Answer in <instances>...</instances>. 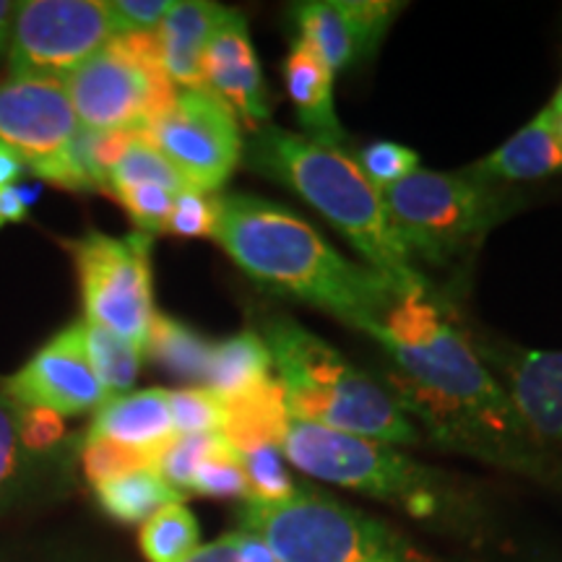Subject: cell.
I'll list each match as a JSON object with an SVG mask.
<instances>
[{
	"instance_id": "obj_1",
	"label": "cell",
	"mask_w": 562,
	"mask_h": 562,
	"mask_svg": "<svg viewBox=\"0 0 562 562\" xmlns=\"http://www.w3.org/2000/svg\"><path fill=\"white\" fill-rule=\"evenodd\" d=\"M214 240L258 284L323 307L364 334L398 292L417 290L351 263L311 222L258 195L216 199Z\"/></svg>"
},
{
	"instance_id": "obj_2",
	"label": "cell",
	"mask_w": 562,
	"mask_h": 562,
	"mask_svg": "<svg viewBox=\"0 0 562 562\" xmlns=\"http://www.w3.org/2000/svg\"><path fill=\"white\" fill-rule=\"evenodd\" d=\"M368 336L402 372L404 409L425 406L419 412L435 427H459L501 442L521 432L524 422L508 393L440 302L427 297V286L398 292Z\"/></svg>"
},
{
	"instance_id": "obj_3",
	"label": "cell",
	"mask_w": 562,
	"mask_h": 562,
	"mask_svg": "<svg viewBox=\"0 0 562 562\" xmlns=\"http://www.w3.org/2000/svg\"><path fill=\"white\" fill-rule=\"evenodd\" d=\"M248 161L252 170L311 203L323 220L347 237L372 271L398 286H425L409 252L393 235L381 191L341 149L266 123L252 133Z\"/></svg>"
},
{
	"instance_id": "obj_4",
	"label": "cell",
	"mask_w": 562,
	"mask_h": 562,
	"mask_svg": "<svg viewBox=\"0 0 562 562\" xmlns=\"http://www.w3.org/2000/svg\"><path fill=\"white\" fill-rule=\"evenodd\" d=\"M261 336L292 419L378 442H417V430L398 396L290 315L263 318Z\"/></svg>"
},
{
	"instance_id": "obj_5",
	"label": "cell",
	"mask_w": 562,
	"mask_h": 562,
	"mask_svg": "<svg viewBox=\"0 0 562 562\" xmlns=\"http://www.w3.org/2000/svg\"><path fill=\"white\" fill-rule=\"evenodd\" d=\"M66 89L83 131H140L178 100L159 60L157 34H117L74 70Z\"/></svg>"
},
{
	"instance_id": "obj_6",
	"label": "cell",
	"mask_w": 562,
	"mask_h": 562,
	"mask_svg": "<svg viewBox=\"0 0 562 562\" xmlns=\"http://www.w3.org/2000/svg\"><path fill=\"white\" fill-rule=\"evenodd\" d=\"M393 235L422 261L442 266L463 256L497 216V201L484 182L459 175L417 170L381 188Z\"/></svg>"
},
{
	"instance_id": "obj_7",
	"label": "cell",
	"mask_w": 562,
	"mask_h": 562,
	"mask_svg": "<svg viewBox=\"0 0 562 562\" xmlns=\"http://www.w3.org/2000/svg\"><path fill=\"white\" fill-rule=\"evenodd\" d=\"M240 521L243 531L261 539L277 562L393 560L383 526L315 492H294L279 503L248 501Z\"/></svg>"
},
{
	"instance_id": "obj_8",
	"label": "cell",
	"mask_w": 562,
	"mask_h": 562,
	"mask_svg": "<svg viewBox=\"0 0 562 562\" xmlns=\"http://www.w3.org/2000/svg\"><path fill=\"white\" fill-rule=\"evenodd\" d=\"M281 451L294 467L323 482L385 501H404L417 516L432 510L427 474L404 453L393 451L389 442L290 419Z\"/></svg>"
},
{
	"instance_id": "obj_9",
	"label": "cell",
	"mask_w": 562,
	"mask_h": 562,
	"mask_svg": "<svg viewBox=\"0 0 562 562\" xmlns=\"http://www.w3.org/2000/svg\"><path fill=\"white\" fill-rule=\"evenodd\" d=\"M79 277L83 313L89 323L108 328L144 349L154 311L151 235L133 232L112 237L87 232L66 243Z\"/></svg>"
},
{
	"instance_id": "obj_10",
	"label": "cell",
	"mask_w": 562,
	"mask_h": 562,
	"mask_svg": "<svg viewBox=\"0 0 562 562\" xmlns=\"http://www.w3.org/2000/svg\"><path fill=\"white\" fill-rule=\"evenodd\" d=\"M79 133L66 81L24 76L0 81V140L42 182L68 191H94L76 154Z\"/></svg>"
},
{
	"instance_id": "obj_11",
	"label": "cell",
	"mask_w": 562,
	"mask_h": 562,
	"mask_svg": "<svg viewBox=\"0 0 562 562\" xmlns=\"http://www.w3.org/2000/svg\"><path fill=\"white\" fill-rule=\"evenodd\" d=\"M112 37L117 30L104 0H24L13 19L9 70L66 81Z\"/></svg>"
},
{
	"instance_id": "obj_12",
	"label": "cell",
	"mask_w": 562,
	"mask_h": 562,
	"mask_svg": "<svg viewBox=\"0 0 562 562\" xmlns=\"http://www.w3.org/2000/svg\"><path fill=\"white\" fill-rule=\"evenodd\" d=\"M188 186L201 193L220 191L243 157L240 123L209 89H182L159 121L146 128Z\"/></svg>"
},
{
	"instance_id": "obj_13",
	"label": "cell",
	"mask_w": 562,
	"mask_h": 562,
	"mask_svg": "<svg viewBox=\"0 0 562 562\" xmlns=\"http://www.w3.org/2000/svg\"><path fill=\"white\" fill-rule=\"evenodd\" d=\"M3 385L19 406L50 409L60 417L87 414L110 402L89 362L81 321L55 334Z\"/></svg>"
},
{
	"instance_id": "obj_14",
	"label": "cell",
	"mask_w": 562,
	"mask_h": 562,
	"mask_svg": "<svg viewBox=\"0 0 562 562\" xmlns=\"http://www.w3.org/2000/svg\"><path fill=\"white\" fill-rule=\"evenodd\" d=\"M398 3L378 0H313L294 5L300 40L334 70H344L370 55L396 16Z\"/></svg>"
},
{
	"instance_id": "obj_15",
	"label": "cell",
	"mask_w": 562,
	"mask_h": 562,
	"mask_svg": "<svg viewBox=\"0 0 562 562\" xmlns=\"http://www.w3.org/2000/svg\"><path fill=\"white\" fill-rule=\"evenodd\" d=\"M203 89L222 100L256 133L269 121V94L258 55L252 50L248 21L237 11H227L220 30L203 55Z\"/></svg>"
},
{
	"instance_id": "obj_16",
	"label": "cell",
	"mask_w": 562,
	"mask_h": 562,
	"mask_svg": "<svg viewBox=\"0 0 562 562\" xmlns=\"http://www.w3.org/2000/svg\"><path fill=\"white\" fill-rule=\"evenodd\" d=\"M503 370L505 393L526 430L562 446V351H516Z\"/></svg>"
},
{
	"instance_id": "obj_17",
	"label": "cell",
	"mask_w": 562,
	"mask_h": 562,
	"mask_svg": "<svg viewBox=\"0 0 562 562\" xmlns=\"http://www.w3.org/2000/svg\"><path fill=\"white\" fill-rule=\"evenodd\" d=\"M229 9L209 0L175 3L157 32L159 60L175 87L203 89V55Z\"/></svg>"
},
{
	"instance_id": "obj_18",
	"label": "cell",
	"mask_w": 562,
	"mask_h": 562,
	"mask_svg": "<svg viewBox=\"0 0 562 562\" xmlns=\"http://www.w3.org/2000/svg\"><path fill=\"white\" fill-rule=\"evenodd\" d=\"M89 435L154 453L159 459L161 448L178 435L172 425L170 391L146 389L112 396L97 409Z\"/></svg>"
},
{
	"instance_id": "obj_19",
	"label": "cell",
	"mask_w": 562,
	"mask_h": 562,
	"mask_svg": "<svg viewBox=\"0 0 562 562\" xmlns=\"http://www.w3.org/2000/svg\"><path fill=\"white\" fill-rule=\"evenodd\" d=\"M284 83L305 136L339 149L347 133H344L334 108V70L305 40L294 42L286 55Z\"/></svg>"
},
{
	"instance_id": "obj_20",
	"label": "cell",
	"mask_w": 562,
	"mask_h": 562,
	"mask_svg": "<svg viewBox=\"0 0 562 562\" xmlns=\"http://www.w3.org/2000/svg\"><path fill=\"white\" fill-rule=\"evenodd\" d=\"M562 170V138L558 115L547 108L533 121L482 159L469 178L487 186L490 180H537Z\"/></svg>"
},
{
	"instance_id": "obj_21",
	"label": "cell",
	"mask_w": 562,
	"mask_h": 562,
	"mask_svg": "<svg viewBox=\"0 0 562 562\" xmlns=\"http://www.w3.org/2000/svg\"><path fill=\"white\" fill-rule=\"evenodd\" d=\"M222 438L229 442L232 451L245 453L250 448L281 446L292 417L279 381L271 378V381L261 383L252 391H245L240 396L222 398Z\"/></svg>"
},
{
	"instance_id": "obj_22",
	"label": "cell",
	"mask_w": 562,
	"mask_h": 562,
	"mask_svg": "<svg viewBox=\"0 0 562 562\" xmlns=\"http://www.w3.org/2000/svg\"><path fill=\"white\" fill-rule=\"evenodd\" d=\"M271 351L266 347L263 336L243 331L214 344L203 389L216 393L220 398L240 396V393L271 381Z\"/></svg>"
},
{
	"instance_id": "obj_23",
	"label": "cell",
	"mask_w": 562,
	"mask_h": 562,
	"mask_svg": "<svg viewBox=\"0 0 562 562\" xmlns=\"http://www.w3.org/2000/svg\"><path fill=\"white\" fill-rule=\"evenodd\" d=\"M211 349L214 344L203 339L199 331L170 315L157 313L144 341V357L157 362L159 368L172 372L180 381L201 385L206 383Z\"/></svg>"
},
{
	"instance_id": "obj_24",
	"label": "cell",
	"mask_w": 562,
	"mask_h": 562,
	"mask_svg": "<svg viewBox=\"0 0 562 562\" xmlns=\"http://www.w3.org/2000/svg\"><path fill=\"white\" fill-rule=\"evenodd\" d=\"M97 501L110 518L123 524H138L170 503H180V492L161 480L157 469H136L115 480L97 484Z\"/></svg>"
},
{
	"instance_id": "obj_25",
	"label": "cell",
	"mask_w": 562,
	"mask_h": 562,
	"mask_svg": "<svg viewBox=\"0 0 562 562\" xmlns=\"http://www.w3.org/2000/svg\"><path fill=\"white\" fill-rule=\"evenodd\" d=\"M40 463L21 442V406L0 385V513L32 490Z\"/></svg>"
},
{
	"instance_id": "obj_26",
	"label": "cell",
	"mask_w": 562,
	"mask_h": 562,
	"mask_svg": "<svg viewBox=\"0 0 562 562\" xmlns=\"http://www.w3.org/2000/svg\"><path fill=\"white\" fill-rule=\"evenodd\" d=\"M83 323V344H87V355L97 378H100L102 389L112 396H123L131 393L138 381L140 362H144V349L123 336L108 331V328L94 326V323Z\"/></svg>"
},
{
	"instance_id": "obj_27",
	"label": "cell",
	"mask_w": 562,
	"mask_h": 562,
	"mask_svg": "<svg viewBox=\"0 0 562 562\" xmlns=\"http://www.w3.org/2000/svg\"><path fill=\"white\" fill-rule=\"evenodd\" d=\"M201 529L191 510L182 503H170L146 518L138 544L149 562H180L199 550Z\"/></svg>"
},
{
	"instance_id": "obj_28",
	"label": "cell",
	"mask_w": 562,
	"mask_h": 562,
	"mask_svg": "<svg viewBox=\"0 0 562 562\" xmlns=\"http://www.w3.org/2000/svg\"><path fill=\"white\" fill-rule=\"evenodd\" d=\"M123 186H159L172 191L175 195L182 191H191L188 180L178 172V167H175L172 161L146 138V133H138V136L133 138L128 151L123 154V159L117 161V167L110 175L108 191Z\"/></svg>"
},
{
	"instance_id": "obj_29",
	"label": "cell",
	"mask_w": 562,
	"mask_h": 562,
	"mask_svg": "<svg viewBox=\"0 0 562 562\" xmlns=\"http://www.w3.org/2000/svg\"><path fill=\"white\" fill-rule=\"evenodd\" d=\"M224 442L227 440L222 438V432L175 435V438L159 451L157 472L175 492L186 495V492H191L195 469H199L211 453L220 451Z\"/></svg>"
},
{
	"instance_id": "obj_30",
	"label": "cell",
	"mask_w": 562,
	"mask_h": 562,
	"mask_svg": "<svg viewBox=\"0 0 562 562\" xmlns=\"http://www.w3.org/2000/svg\"><path fill=\"white\" fill-rule=\"evenodd\" d=\"M81 467L87 480L97 487V484L136 472V469H157V456L136 451V448L121 446V442H112L108 438H97V435H87L81 448Z\"/></svg>"
},
{
	"instance_id": "obj_31",
	"label": "cell",
	"mask_w": 562,
	"mask_h": 562,
	"mask_svg": "<svg viewBox=\"0 0 562 562\" xmlns=\"http://www.w3.org/2000/svg\"><path fill=\"white\" fill-rule=\"evenodd\" d=\"M237 456H240L245 476H248L250 501L279 503L297 492L284 467V451H281V446L250 448V451Z\"/></svg>"
},
{
	"instance_id": "obj_32",
	"label": "cell",
	"mask_w": 562,
	"mask_h": 562,
	"mask_svg": "<svg viewBox=\"0 0 562 562\" xmlns=\"http://www.w3.org/2000/svg\"><path fill=\"white\" fill-rule=\"evenodd\" d=\"M191 492L206 497H220V501H232V497H245L250 501V484L245 476L240 456L232 451L229 442H224L220 451H214L206 461L195 469Z\"/></svg>"
},
{
	"instance_id": "obj_33",
	"label": "cell",
	"mask_w": 562,
	"mask_h": 562,
	"mask_svg": "<svg viewBox=\"0 0 562 562\" xmlns=\"http://www.w3.org/2000/svg\"><path fill=\"white\" fill-rule=\"evenodd\" d=\"M172 425L178 435H203L222 432L224 404L216 393L201 385L170 391Z\"/></svg>"
},
{
	"instance_id": "obj_34",
	"label": "cell",
	"mask_w": 562,
	"mask_h": 562,
	"mask_svg": "<svg viewBox=\"0 0 562 562\" xmlns=\"http://www.w3.org/2000/svg\"><path fill=\"white\" fill-rule=\"evenodd\" d=\"M357 165H360L364 178L381 191V188L396 186V182H402L404 178H409V175L417 172L419 157L402 144H393V140H375V144L364 146L360 151Z\"/></svg>"
},
{
	"instance_id": "obj_35",
	"label": "cell",
	"mask_w": 562,
	"mask_h": 562,
	"mask_svg": "<svg viewBox=\"0 0 562 562\" xmlns=\"http://www.w3.org/2000/svg\"><path fill=\"white\" fill-rule=\"evenodd\" d=\"M115 199L123 203L128 211L131 220L136 222L138 232L146 235H157V232H167V222H170L175 193L159 186H123L112 188Z\"/></svg>"
},
{
	"instance_id": "obj_36",
	"label": "cell",
	"mask_w": 562,
	"mask_h": 562,
	"mask_svg": "<svg viewBox=\"0 0 562 562\" xmlns=\"http://www.w3.org/2000/svg\"><path fill=\"white\" fill-rule=\"evenodd\" d=\"M216 199L201 191H182L175 195V206L167 232L175 237H214Z\"/></svg>"
},
{
	"instance_id": "obj_37",
	"label": "cell",
	"mask_w": 562,
	"mask_h": 562,
	"mask_svg": "<svg viewBox=\"0 0 562 562\" xmlns=\"http://www.w3.org/2000/svg\"><path fill=\"white\" fill-rule=\"evenodd\" d=\"M63 438H66V417L50 409L21 406V442L32 456L42 459L45 453L55 451Z\"/></svg>"
},
{
	"instance_id": "obj_38",
	"label": "cell",
	"mask_w": 562,
	"mask_h": 562,
	"mask_svg": "<svg viewBox=\"0 0 562 562\" xmlns=\"http://www.w3.org/2000/svg\"><path fill=\"white\" fill-rule=\"evenodd\" d=\"M172 5L175 0H112L110 13L117 34H154Z\"/></svg>"
},
{
	"instance_id": "obj_39",
	"label": "cell",
	"mask_w": 562,
	"mask_h": 562,
	"mask_svg": "<svg viewBox=\"0 0 562 562\" xmlns=\"http://www.w3.org/2000/svg\"><path fill=\"white\" fill-rule=\"evenodd\" d=\"M42 193V182H19L0 193V227L19 224L26 220L30 209L37 203Z\"/></svg>"
},
{
	"instance_id": "obj_40",
	"label": "cell",
	"mask_w": 562,
	"mask_h": 562,
	"mask_svg": "<svg viewBox=\"0 0 562 562\" xmlns=\"http://www.w3.org/2000/svg\"><path fill=\"white\" fill-rule=\"evenodd\" d=\"M237 547H240V531L227 533V537L216 539L206 547H199L180 562H237Z\"/></svg>"
},
{
	"instance_id": "obj_41",
	"label": "cell",
	"mask_w": 562,
	"mask_h": 562,
	"mask_svg": "<svg viewBox=\"0 0 562 562\" xmlns=\"http://www.w3.org/2000/svg\"><path fill=\"white\" fill-rule=\"evenodd\" d=\"M24 161L16 157V151L9 149V146L0 140V193H3L5 188L19 186V178L24 175Z\"/></svg>"
},
{
	"instance_id": "obj_42",
	"label": "cell",
	"mask_w": 562,
	"mask_h": 562,
	"mask_svg": "<svg viewBox=\"0 0 562 562\" xmlns=\"http://www.w3.org/2000/svg\"><path fill=\"white\" fill-rule=\"evenodd\" d=\"M237 562H277L269 547L248 531H240V547H237Z\"/></svg>"
},
{
	"instance_id": "obj_43",
	"label": "cell",
	"mask_w": 562,
	"mask_h": 562,
	"mask_svg": "<svg viewBox=\"0 0 562 562\" xmlns=\"http://www.w3.org/2000/svg\"><path fill=\"white\" fill-rule=\"evenodd\" d=\"M16 9H19V3L0 0V60L9 58L11 32H13V19H16Z\"/></svg>"
},
{
	"instance_id": "obj_44",
	"label": "cell",
	"mask_w": 562,
	"mask_h": 562,
	"mask_svg": "<svg viewBox=\"0 0 562 562\" xmlns=\"http://www.w3.org/2000/svg\"><path fill=\"white\" fill-rule=\"evenodd\" d=\"M550 110H552L558 117H562V87L558 89V94H554V102H552Z\"/></svg>"
},
{
	"instance_id": "obj_45",
	"label": "cell",
	"mask_w": 562,
	"mask_h": 562,
	"mask_svg": "<svg viewBox=\"0 0 562 562\" xmlns=\"http://www.w3.org/2000/svg\"><path fill=\"white\" fill-rule=\"evenodd\" d=\"M558 131H560V138H562V117H558Z\"/></svg>"
},
{
	"instance_id": "obj_46",
	"label": "cell",
	"mask_w": 562,
	"mask_h": 562,
	"mask_svg": "<svg viewBox=\"0 0 562 562\" xmlns=\"http://www.w3.org/2000/svg\"><path fill=\"white\" fill-rule=\"evenodd\" d=\"M378 562H396V560H378Z\"/></svg>"
}]
</instances>
